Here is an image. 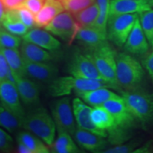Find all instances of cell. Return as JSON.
Returning a JSON list of instances; mask_svg holds the SVG:
<instances>
[{
    "label": "cell",
    "mask_w": 153,
    "mask_h": 153,
    "mask_svg": "<svg viewBox=\"0 0 153 153\" xmlns=\"http://www.w3.org/2000/svg\"><path fill=\"white\" fill-rule=\"evenodd\" d=\"M111 0H97L99 6V16L94 26L107 33V25L109 18Z\"/></svg>",
    "instance_id": "cell-30"
},
{
    "label": "cell",
    "mask_w": 153,
    "mask_h": 153,
    "mask_svg": "<svg viewBox=\"0 0 153 153\" xmlns=\"http://www.w3.org/2000/svg\"><path fill=\"white\" fill-rule=\"evenodd\" d=\"M150 2L151 4V5H152V7H153V0H150Z\"/></svg>",
    "instance_id": "cell-43"
},
{
    "label": "cell",
    "mask_w": 153,
    "mask_h": 153,
    "mask_svg": "<svg viewBox=\"0 0 153 153\" xmlns=\"http://www.w3.org/2000/svg\"><path fill=\"white\" fill-rule=\"evenodd\" d=\"M107 33L94 26L81 27L76 36V40L90 50L94 49L106 42Z\"/></svg>",
    "instance_id": "cell-19"
},
{
    "label": "cell",
    "mask_w": 153,
    "mask_h": 153,
    "mask_svg": "<svg viewBox=\"0 0 153 153\" xmlns=\"http://www.w3.org/2000/svg\"><path fill=\"white\" fill-rule=\"evenodd\" d=\"M51 114L58 133L73 135L77 127L70 98L62 97L55 100L51 105Z\"/></svg>",
    "instance_id": "cell-7"
},
{
    "label": "cell",
    "mask_w": 153,
    "mask_h": 153,
    "mask_svg": "<svg viewBox=\"0 0 153 153\" xmlns=\"http://www.w3.org/2000/svg\"><path fill=\"white\" fill-rule=\"evenodd\" d=\"M108 87H101L94 90L83 91L78 93V97L82 99L86 104L92 106H102L105 102L110 99L118 98L120 96L114 91L106 89Z\"/></svg>",
    "instance_id": "cell-22"
},
{
    "label": "cell",
    "mask_w": 153,
    "mask_h": 153,
    "mask_svg": "<svg viewBox=\"0 0 153 153\" xmlns=\"http://www.w3.org/2000/svg\"><path fill=\"white\" fill-rule=\"evenodd\" d=\"M138 143L136 141H131V143H126V144H120L116 146L113 147L111 148L107 149L105 151H102L101 152L104 153H128L134 152L136 150V148L138 146Z\"/></svg>",
    "instance_id": "cell-35"
},
{
    "label": "cell",
    "mask_w": 153,
    "mask_h": 153,
    "mask_svg": "<svg viewBox=\"0 0 153 153\" xmlns=\"http://www.w3.org/2000/svg\"><path fill=\"white\" fill-rule=\"evenodd\" d=\"M111 113L115 120V126L130 131L137 119L131 114L122 96L107 101L102 105Z\"/></svg>",
    "instance_id": "cell-10"
},
{
    "label": "cell",
    "mask_w": 153,
    "mask_h": 153,
    "mask_svg": "<svg viewBox=\"0 0 153 153\" xmlns=\"http://www.w3.org/2000/svg\"><path fill=\"white\" fill-rule=\"evenodd\" d=\"M16 142L22 143L31 151V153H48L50 149L41 138L30 132L20 131L16 135Z\"/></svg>",
    "instance_id": "cell-24"
},
{
    "label": "cell",
    "mask_w": 153,
    "mask_h": 153,
    "mask_svg": "<svg viewBox=\"0 0 153 153\" xmlns=\"http://www.w3.org/2000/svg\"><path fill=\"white\" fill-rule=\"evenodd\" d=\"M16 86L21 100L27 106H35L40 101V88L35 81L25 75H17Z\"/></svg>",
    "instance_id": "cell-14"
},
{
    "label": "cell",
    "mask_w": 153,
    "mask_h": 153,
    "mask_svg": "<svg viewBox=\"0 0 153 153\" xmlns=\"http://www.w3.org/2000/svg\"><path fill=\"white\" fill-rule=\"evenodd\" d=\"M91 118L97 128L108 131L115 126V120L112 115L103 106H94L91 108Z\"/></svg>",
    "instance_id": "cell-23"
},
{
    "label": "cell",
    "mask_w": 153,
    "mask_h": 153,
    "mask_svg": "<svg viewBox=\"0 0 153 153\" xmlns=\"http://www.w3.org/2000/svg\"><path fill=\"white\" fill-rule=\"evenodd\" d=\"M0 127L9 133H15L22 127V123L0 102Z\"/></svg>",
    "instance_id": "cell-29"
},
{
    "label": "cell",
    "mask_w": 153,
    "mask_h": 153,
    "mask_svg": "<svg viewBox=\"0 0 153 153\" xmlns=\"http://www.w3.org/2000/svg\"><path fill=\"white\" fill-rule=\"evenodd\" d=\"M89 53L102 79L111 88L120 89L116 77V53L107 42L91 50Z\"/></svg>",
    "instance_id": "cell-4"
},
{
    "label": "cell",
    "mask_w": 153,
    "mask_h": 153,
    "mask_svg": "<svg viewBox=\"0 0 153 153\" xmlns=\"http://www.w3.org/2000/svg\"><path fill=\"white\" fill-rule=\"evenodd\" d=\"M101 87H110V86L104 80L85 79L73 76H60L51 82L49 93L52 97H62L70 95L72 91L77 94Z\"/></svg>",
    "instance_id": "cell-3"
},
{
    "label": "cell",
    "mask_w": 153,
    "mask_h": 153,
    "mask_svg": "<svg viewBox=\"0 0 153 153\" xmlns=\"http://www.w3.org/2000/svg\"><path fill=\"white\" fill-rule=\"evenodd\" d=\"M65 10L59 0H46L43 7L35 15L36 26L45 28L51 21Z\"/></svg>",
    "instance_id": "cell-21"
},
{
    "label": "cell",
    "mask_w": 153,
    "mask_h": 153,
    "mask_svg": "<svg viewBox=\"0 0 153 153\" xmlns=\"http://www.w3.org/2000/svg\"><path fill=\"white\" fill-rule=\"evenodd\" d=\"M139 19L148 43L153 48V9L140 13Z\"/></svg>",
    "instance_id": "cell-31"
},
{
    "label": "cell",
    "mask_w": 153,
    "mask_h": 153,
    "mask_svg": "<svg viewBox=\"0 0 153 153\" xmlns=\"http://www.w3.org/2000/svg\"><path fill=\"white\" fill-rule=\"evenodd\" d=\"M116 77L118 85L124 91L139 89L144 71L138 61L124 53L116 54Z\"/></svg>",
    "instance_id": "cell-2"
},
{
    "label": "cell",
    "mask_w": 153,
    "mask_h": 153,
    "mask_svg": "<svg viewBox=\"0 0 153 153\" xmlns=\"http://www.w3.org/2000/svg\"><path fill=\"white\" fill-rule=\"evenodd\" d=\"M80 28L81 26L76 22L74 15L68 11L59 14L45 27L50 33L69 44H71L76 39Z\"/></svg>",
    "instance_id": "cell-8"
},
{
    "label": "cell",
    "mask_w": 153,
    "mask_h": 153,
    "mask_svg": "<svg viewBox=\"0 0 153 153\" xmlns=\"http://www.w3.org/2000/svg\"><path fill=\"white\" fill-rule=\"evenodd\" d=\"M11 71L17 75L24 74V60L18 48H7L1 50Z\"/></svg>",
    "instance_id": "cell-27"
},
{
    "label": "cell",
    "mask_w": 153,
    "mask_h": 153,
    "mask_svg": "<svg viewBox=\"0 0 153 153\" xmlns=\"http://www.w3.org/2000/svg\"><path fill=\"white\" fill-rule=\"evenodd\" d=\"M9 66L1 50L0 51V83L7 80Z\"/></svg>",
    "instance_id": "cell-38"
},
{
    "label": "cell",
    "mask_w": 153,
    "mask_h": 153,
    "mask_svg": "<svg viewBox=\"0 0 153 153\" xmlns=\"http://www.w3.org/2000/svg\"><path fill=\"white\" fill-rule=\"evenodd\" d=\"M0 102L22 123L26 113L16 86L8 80L0 83Z\"/></svg>",
    "instance_id": "cell-11"
},
{
    "label": "cell",
    "mask_w": 153,
    "mask_h": 153,
    "mask_svg": "<svg viewBox=\"0 0 153 153\" xmlns=\"http://www.w3.org/2000/svg\"><path fill=\"white\" fill-rule=\"evenodd\" d=\"M72 108L76 123L77 124L78 127L104 137H108V133L106 131L97 128L93 123L91 118V108L87 106L82 99L79 97H76L73 99Z\"/></svg>",
    "instance_id": "cell-13"
},
{
    "label": "cell",
    "mask_w": 153,
    "mask_h": 153,
    "mask_svg": "<svg viewBox=\"0 0 153 153\" xmlns=\"http://www.w3.org/2000/svg\"><path fill=\"white\" fill-rule=\"evenodd\" d=\"M22 42L19 36L11 33L3 26H0V51L7 48H19Z\"/></svg>",
    "instance_id": "cell-32"
},
{
    "label": "cell",
    "mask_w": 153,
    "mask_h": 153,
    "mask_svg": "<svg viewBox=\"0 0 153 153\" xmlns=\"http://www.w3.org/2000/svg\"><path fill=\"white\" fill-rule=\"evenodd\" d=\"M20 52L23 60L29 62H51L53 59V55L48 50L24 40L21 43Z\"/></svg>",
    "instance_id": "cell-20"
},
{
    "label": "cell",
    "mask_w": 153,
    "mask_h": 153,
    "mask_svg": "<svg viewBox=\"0 0 153 153\" xmlns=\"http://www.w3.org/2000/svg\"><path fill=\"white\" fill-rule=\"evenodd\" d=\"M2 26L11 33L20 36L28 32V28L21 22L15 9H7L2 22Z\"/></svg>",
    "instance_id": "cell-25"
},
{
    "label": "cell",
    "mask_w": 153,
    "mask_h": 153,
    "mask_svg": "<svg viewBox=\"0 0 153 153\" xmlns=\"http://www.w3.org/2000/svg\"><path fill=\"white\" fill-rule=\"evenodd\" d=\"M15 10H16L17 16L21 20V22L26 25L28 28H30L33 26H36L35 15L31 11L23 7L15 9Z\"/></svg>",
    "instance_id": "cell-34"
},
{
    "label": "cell",
    "mask_w": 153,
    "mask_h": 153,
    "mask_svg": "<svg viewBox=\"0 0 153 153\" xmlns=\"http://www.w3.org/2000/svg\"><path fill=\"white\" fill-rule=\"evenodd\" d=\"M24 41L34 43L43 48L49 51H57L60 48V42L55 38L47 30H41L38 28L28 30L26 34L23 36Z\"/></svg>",
    "instance_id": "cell-18"
},
{
    "label": "cell",
    "mask_w": 153,
    "mask_h": 153,
    "mask_svg": "<svg viewBox=\"0 0 153 153\" xmlns=\"http://www.w3.org/2000/svg\"><path fill=\"white\" fill-rule=\"evenodd\" d=\"M59 70L50 62H29L24 60V74L33 81L51 82L57 78Z\"/></svg>",
    "instance_id": "cell-12"
},
{
    "label": "cell",
    "mask_w": 153,
    "mask_h": 153,
    "mask_svg": "<svg viewBox=\"0 0 153 153\" xmlns=\"http://www.w3.org/2000/svg\"><path fill=\"white\" fill-rule=\"evenodd\" d=\"M122 97L137 120L144 125L153 122V93L139 90L123 91Z\"/></svg>",
    "instance_id": "cell-5"
},
{
    "label": "cell",
    "mask_w": 153,
    "mask_h": 153,
    "mask_svg": "<svg viewBox=\"0 0 153 153\" xmlns=\"http://www.w3.org/2000/svg\"><path fill=\"white\" fill-rule=\"evenodd\" d=\"M6 9H15L19 8L26 0H2Z\"/></svg>",
    "instance_id": "cell-40"
},
{
    "label": "cell",
    "mask_w": 153,
    "mask_h": 153,
    "mask_svg": "<svg viewBox=\"0 0 153 153\" xmlns=\"http://www.w3.org/2000/svg\"><path fill=\"white\" fill-rule=\"evenodd\" d=\"M74 17L81 27L94 26L99 16V6L96 1L87 8L74 14Z\"/></svg>",
    "instance_id": "cell-28"
},
{
    "label": "cell",
    "mask_w": 153,
    "mask_h": 153,
    "mask_svg": "<svg viewBox=\"0 0 153 153\" xmlns=\"http://www.w3.org/2000/svg\"><path fill=\"white\" fill-rule=\"evenodd\" d=\"M68 72L75 77L103 80L89 53H74L69 62Z\"/></svg>",
    "instance_id": "cell-9"
},
{
    "label": "cell",
    "mask_w": 153,
    "mask_h": 153,
    "mask_svg": "<svg viewBox=\"0 0 153 153\" xmlns=\"http://www.w3.org/2000/svg\"><path fill=\"white\" fill-rule=\"evenodd\" d=\"M124 48L132 54L143 55L148 52L149 43L141 26L139 17L124 44Z\"/></svg>",
    "instance_id": "cell-17"
},
{
    "label": "cell",
    "mask_w": 153,
    "mask_h": 153,
    "mask_svg": "<svg viewBox=\"0 0 153 153\" xmlns=\"http://www.w3.org/2000/svg\"><path fill=\"white\" fill-rule=\"evenodd\" d=\"M143 65L153 80V51L145 57Z\"/></svg>",
    "instance_id": "cell-39"
},
{
    "label": "cell",
    "mask_w": 153,
    "mask_h": 153,
    "mask_svg": "<svg viewBox=\"0 0 153 153\" xmlns=\"http://www.w3.org/2000/svg\"><path fill=\"white\" fill-rule=\"evenodd\" d=\"M71 134L60 132L51 146V150L55 153H77L80 151L72 138Z\"/></svg>",
    "instance_id": "cell-26"
},
{
    "label": "cell",
    "mask_w": 153,
    "mask_h": 153,
    "mask_svg": "<svg viewBox=\"0 0 153 153\" xmlns=\"http://www.w3.org/2000/svg\"><path fill=\"white\" fill-rule=\"evenodd\" d=\"M14 147V140L7 131L0 128V150L9 152Z\"/></svg>",
    "instance_id": "cell-36"
},
{
    "label": "cell",
    "mask_w": 153,
    "mask_h": 153,
    "mask_svg": "<svg viewBox=\"0 0 153 153\" xmlns=\"http://www.w3.org/2000/svg\"><path fill=\"white\" fill-rule=\"evenodd\" d=\"M138 17L137 14L109 16L107 25V38L117 46H123Z\"/></svg>",
    "instance_id": "cell-6"
},
{
    "label": "cell",
    "mask_w": 153,
    "mask_h": 153,
    "mask_svg": "<svg viewBox=\"0 0 153 153\" xmlns=\"http://www.w3.org/2000/svg\"><path fill=\"white\" fill-rule=\"evenodd\" d=\"M45 1L46 0H26L20 7L28 9L34 15H36L43 7Z\"/></svg>",
    "instance_id": "cell-37"
},
{
    "label": "cell",
    "mask_w": 153,
    "mask_h": 153,
    "mask_svg": "<svg viewBox=\"0 0 153 153\" xmlns=\"http://www.w3.org/2000/svg\"><path fill=\"white\" fill-rule=\"evenodd\" d=\"M72 135L80 148L91 152H101L106 148L108 143L106 137L79 127L76 128Z\"/></svg>",
    "instance_id": "cell-15"
},
{
    "label": "cell",
    "mask_w": 153,
    "mask_h": 153,
    "mask_svg": "<svg viewBox=\"0 0 153 153\" xmlns=\"http://www.w3.org/2000/svg\"><path fill=\"white\" fill-rule=\"evenodd\" d=\"M59 1L62 4L65 10L74 14L93 4L97 1V0H59Z\"/></svg>",
    "instance_id": "cell-33"
},
{
    "label": "cell",
    "mask_w": 153,
    "mask_h": 153,
    "mask_svg": "<svg viewBox=\"0 0 153 153\" xmlns=\"http://www.w3.org/2000/svg\"><path fill=\"white\" fill-rule=\"evenodd\" d=\"M17 143V152L19 153H31L29 149L27 147L25 146L24 144H22V143Z\"/></svg>",
    "instance_id": "cell-42"
},
{
    "label": "cell",
    "mask_w": 153,
    "mask_h": 153,
    "mask_svg": "<svg viewBox=\"0 0 153 153\" xmlns=\"http://www.w3.org/2000/svg\"><path fill=\"white\" fill-rule=\"evenodd\" d=\"M150 0H111L109 16L127 14H140L151 9Z\"/></svg>",
    "instance_id": "cell-16"
},
{
    "label": "cell",
    "mask_w": 153,
    "mask_h": 153,
    "mask_svg": "<svg viewBox=\"0 0 153 153\" xmlns=\"http://www.w3.org/2000/svg\"><path fill=\"white\" fill-rule=\"evenodd\" d=\"M6 9L2 0H0V26H2V22L4 18Z\"/></svg>",
    "instance_id": "cell-41"
},
{
    "label": "cell",
    "mask_w": 153,
    "mask_h": 153,
    "mask_svg": "<svg viewBox=\"0 0 153 153\" xmlns=\"http://www.w3.org/2000/svg\"><path fill=\"white\" fill-rule=\"evenodd\" d=\"M22 127L41 138L48 146L51 147L54 143L56 126L45 108L38 107L26 114Z\"/></svg>",
    "instance_id": "cell-1"
}]
</instances>
